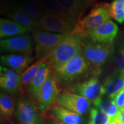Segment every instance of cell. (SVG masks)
I'll return each mask as SVG.
<instances>
[{
	"label": "cell",
	"instance_id": "6da1fadb",
	"mask_svg": "<svg viewBox=\"0 0 124 124\" xmlns=\"http://www.w3.org/2000/svg\"><path fill=\"white\" fill-rule=\"evenodd\" d=\"M87 36L85 33L70 34L48 56V63L54 69L82 53L83 40Z\"/></svg>",
	"mask_w": 124,
	"mask_h": 124
},
{
	"label": "cell",
	"instance_id": "7a4b0ae2",
	"mask_svg": "<svg viewBox=\"0 0 124 124\" xmlns=\"http://www.w3.org/2000/svg\"><path fill=\"white\" fill-rule=\"evenodd\" d=\"M111 18L110 5L108 3L97 2L93 6L89 13L76 22L72 34L87 33L100 27Z\"/></svg>",
	"mask_w": 124,
	"mask_h": 124
},
{
	"label": "cell",
	"instance_id": "3957f363",
	"mask_svg": "<svg viewBox=\"0 0 124 124\" xmlns=\"http://www.w3.org/2000/svg\"><path fill=\"white\" fill-rule=\"evenodd\" d=\"M114 51L112 44L95 42L87 37L83 40L82 54L90 64L100 68L106 63Z\"/></svg>",
	"mask_w": 124,
	"mask_h": 124
},
{
	"label": "cell",
	"instance_id": "277c9868",
	"mask_svg": "<svg viewBox=\"0 0 124 124\" xmlns=\"http://www.w3.org/2000/svg\"><path fill=\"white\" fill-rule=\"evenodd\" d=\"M70 34L51 33L37 29L33 32L36 56L38 59L46 58Z\"/></svg>",
	"mask_w": 124,
	"mask_h": 124
},
{
	"label": "cell",
	"instance_id": "5b68a950",
	"mask_svg": "<svg viewBox=\"0 0 124 124\" xmlns=\"http://www.w3.org/2000/svg\"><path fill=\"white\" fill-rule=\"evenodd\" d=\"M90 63L82 54L74 56L69 61L54 69L57 78L63 80H73L86 72Z\"/></svg>",
	"mask_w": 124,
	"mask_h": 124
},
{
	"label": "cell",
	"instance_id": "8992f818",
	"mask_svg": "<svg viewBox=\"0 0 124 124\" xmlns=\"http://www.w3.org/2000/svg\"><path fill=\"white\" fill-rule=\"evenodd\" d=\"M76 22L50 14H46L40 20L38 29L60 34H69L74 30Z\"/></svg>",
	"mask_w": 124,
	"mask_h": 124
},
{
	"label": "cell",
	"instance_id": "52a82bcc",
	"mask_svg": "<svg viewBox=\"0 0 124 124\" xmlns=\"http://www.w3.org/2000/svg\"><path fill=\"white\" fill-rule=\"evenodd\" d=\"M33 40L29 35L16 36L1 40V50L5 52L30 55L33 50Z\"/></svg>",
	"mask_w": 124,
	"mask_h": 124
},
{
	"label": "cell",
	"instance_id": "ba28073f",
	"mask_svg": "<svg viewBox=\"0 0 124 124\" xmlns=\"http://www.w3.org/2000/svg\"><path fill=\"white\" fill-rule=\"evenodd\" d=\"M72 91L78 95L93 102V103L102 99V96L106 94L103 85L101 83L98 78L93 77L89 80L78 83L72 87Z\"/></svg>",
	"mask_w": 124,
	"mask_h": 124
},
{
	"label": "cell",
	"instance_id": "9c48e42d",
	"mask_svg": "<svg viewBox=\"0 0 124 124\" xmlns=\"http://www.w3.org/2000/svg\"><path fill=\"white\" fill-rule=\"evenodd\" d=\"M56 102L59 106L79 114L87 112L91 103L90 101L83 96L68 92L60 94Z\"/></svg>",
	"mask_w": 124,
	"mask_h": 124
},
{
	"label": "cell",
	"instance_id": "30bf717a",
	"mask_svg": "<svg viewBox=\"0 0 124 124\" xmlns=\"http://www.w3.org/2000/svg\"><path fill=\"white\" fill-rule=\"evenodd\" d=\"M59 94L56 79L51 73L43 85L38 101L40 110L46 111L49 110L57 101Z\"/></svg>",
	"mask_w": 124,
	"mask_h": 124
},
{
	"label": "cell",
	"instance_id": "8fae6325",
	"mask_svg": "<svg viewBox=\"0 0 124 124\" xmlns=\"http://www.w3.org/2000/svg\"><path fill=\"white\" fill-rule=\"evenodd\" d=\"M118 27L114 21L108 20L87 33V38L95 42L111 44L117 36Z\"/></svg>",
	"mask_w": 124,
	"mask_h": 124
},
{
	"label": "cell",
	"instance_id": "7c38bea8",
	"mask_svg": "<svg viewBox=\"0 0 124 124\" xmlns=\"http://www.w3.org/2000/svg\"><path fill=\"white\" fill-rule=\"evenodd\" d=\"M17 116L21 124H43L36 105L25 99L18 102Z\"/></svg>",
	"mask_w": 124,
	"mask_h": 124
},
{
	"label": "cell",
	"instance_id": "4fadbf2b",
	"mask_svg": "<svg viewBox=\"0 0 124 124\" xmlns=\"http://www.w3.org/2000/svg\"><path fill=\"white\" fill-rule=\"evenodd\" d=\"M74 20L82 18L86 10L95 4L96 0H56Z\"/></svg>",
	"mask_w": 124,
	"mask_h": 124
},
{
	"label": "cell",
	"instance_id": "5bb4252c",
	"mask_svg": "<svg viewBox=\"0 0 124 124\" xmlns=\"http://www.w3.org/2000/svg\"><path fill=\"white\" fill-rule=\"evenodd\" d=\"M0 86L3 90L15 94L21 86V74H18L7 67H0Z\"/></svg>",
	"mask_w": 124,
	"mask_h": 124
},
{
	"label": "cell",
	"instance_id": "9a60e30c",
	"mask_svg": "<svg viewBox=\"0 0 124 124\" xmlns=\"http://www.w3.org/2000/svg\"><path fill=\"white\" fill-rule=\"evenodd\" d=\"M30 55L20 54H7L1 56V63L4 66L13 70L18 74H21L34 61Z\"/></svg>",
	"mask_w": 124,
	"mask_h": 124
},
{
	"label": "cell",
	"instance_id": "2e32d148",
	"mask_svg": "<svg viewBox=\"0 0 124 124\" xmlns=\"http://www.w3.org/2000/svg\"><path fill=\"white\" fill-rule=\"evenodd\" d=\"M6 16L9 20L18 23L29 31L33 32L38 29V23L29 16L18 4H14Z\"/></svg>",
	"mask_w": 124,
	"mask_h": 124
},
{
	"label": "cell",
	"instance_id": "e0dca14e",
	"mask_svg": "<svg viewBox=\"0 0 124 124\" xmlns=\"http://www.w3.org/2000/svg\"><path fill=\"white\" fill-rule=\"evenodd\" d=\"M51 67L48 62L43 63L33 79L28 85V90L36 101L38 102L43 85L51 74Z\"/></svg>",
	"mask_w": 124,
	"mask_h": 124
},
{
	"label": "cell",
	"instance_id": "ac0fdd59",
	"mask_svg": "<svg viewBox=\"0 0 124 124\" xmlns=\"http://www.w3.org/2000/svg\"><path fill=\"white\" fill-rule=\"evenodd\" d=\"M106 94L113 100L118 93L124 89V73L116 71L108 77L103 83Z\"/></svg>",
	"mask_w": 124,
	"mask_h": 124
},
{
	"label": "cell",
	"instance_id": "d6986e66",
	"mask_svg": "<svg viewBox=\"0 0 124 124\" xmlns=\"http://www.w3.org/2000/svg\"><path fill=\"white\" fill-rule=\"evenodd\" d=\"M28 31L26 28L12 20L5 18L0 20V37L1 39L25 35Z\"/></svg>",
	"mask_w": 124,
	"mask_h": 124
},
{
	"label": "cell",
	"instance_id": "ffe728a7",
	"mask_svg": "<svg viewBox=\"0 0 124 124\" xmlns=\"http://www.w3.org/2000/svg\"><path fill=\"white\" fill-rule=\"evenodd\" d=\"M52 113L56 118L63 124H82L83 118L80 114L60 106H55Z\"/></svg>",
	"mask_w": 124,
	"mask_h": 124
},
{
	"label": "cell",
	"instance_id": "44dd1931",
	"mask_svg": "<svg viewBox=\"0 0 124 124\" xmlns=\"http://www.w3.org/2000/svg\"><path fill=\"white\" fill-rule=\"evenodd\" d=\"M17 4L39 24L40 20L45 15L39 0H22Z\"/></svg>",
	"mask_w": 124,
	"mask_h": 124
},
{
	"label": "cell",
	"instance_id": "7402d4cb",
	"mask_svg": "<svg viewBox=\"0 0 124 124\" xmlns=\"http://www.w3.org/2000/svg\"><path fill=\"white\" fill-rule=\"evenodd\" d=\"M39 1L41 4L45 15L50 14V15L58 16L67 20L77 22L67 13L66 10L57 2L56 0H39Z\"/></svg>",
	"mask_w": 124,
	"mask_h": 124
},
{
	"label": "cell",
	"instance_id": "603a6c76",
	"mask_svg": "<svg viewBox=\"0 0 124 124\" xmlns=\"http://www.w3.org/2000/svg\"><path fill=\"white\" fill-rule=\"evenodd\" d=\"M48 56L39 59L38 61L29 67L25 71H24V72L21 74V86L28 85L36 75L42 64L45 62H48Z\"/></svg>",
	"mask_w": 124,
	"mask_h": 124
},
{
	"label": "cell",
	"instance_id": "cb8c5ba5",
	"mask_svg": "<svg viewBox=\"0 0 124 124\" xmlns=\"http://www.w3.org/2000/svg\"><path fill=\"white\" fill-rule=\"evenodd\" d=\"M15 110V103L11 96L4 93H1L0 95V111L1 116L8 120L11 117Z\"/></svg>",
	"mask_w": 124,
	"mask_h": 124
},
{
	"label": "cell",
	"instance_id": "d4e9b609",
	"mask_svg": "<svg viewBox=\"0 0 124 124\" xmlns=\"http://www.w3.org/2000/svg\"><path fill=\"white\" fill-rule=\"evenodd\" d=\"M96 108L104 112L111 119L116 118L120 115V110L116 105L114 101H103L102 99L98 100L94 103Z\"/></svg>",
	"mask_w": 124,
	"mask_h": 124
},
{
	"label": "cell",
	"instance_id": "484cf974",
	"mask_svg": "<svg viewBox=\"0 0 124 124\" xmlns=\"http://www.w3.org/2000/svg\"><path fill=\"white\" fill-rule=\"evenodd\" d=\"M111 18L120 24L124 23V0H114L110 5Z\"/></svg>",
	"mask_w": 124,
	"mask_h": 124
},
{
	"label": "cell",
	"instance_id": "4316f807",
	"mask_svg": "<svg viewBox=\"0 0 124 124\" xmlns=\"http://www.w3.org/2000/svg\"><path fill=\"white\" fill-rule=\"evenodd\" d=\"M111 118L98 108H92L90 113V120L88 124H108Z\"/></svg>",
	"mask_w": 124,
	"mask_h": 124
},
{
	"label": "cell",
	"instance_id": "83f0119b",
	"mask_svg": "<svg viewBox=\"0 0 124 124\" xmlns=\"http://www.w3.org/2000/svg\"><path fill=\"white\" fill-rule=\"evenodd\" d=\"M114 64L117 71L124 73V44L121 45L114 56Z\"/></svg>",
	"mask_w": 124,
	"mask_h": 124
},
{
	"label": "cell",
	"instance_id": "f1b7e54d",
	"mask_svg": "<svg viewBox=\"0 0 124 124\" xmlns=\"http://www.w3.org/2000/svg\"><path fill=\"white\" fill-rule=\"evenodd\" d=\"M13 4V0H0L1 15H7L8 12Z\"/></svg>",
	"mask_w": 124,
	"mask_h": 124
},
{
	"label": "cell",
	"instance_id": "f546056e",
	"mask_svg": "<svg viewBox=\"0 0 124 124\" xmlns=\"http://www.w3.org/2000/svg\"><path fill=\"white\" fill-rule=\"evenodd\" d=\"M113 100L120 110L124 108V89L118 93Z\"/></svg>",
	"mask_w": 124,
	"mask_h": 124
},
{
	"label": "cell",
	"instance_id": "4dcf8cb0",
	"mask_svg": "<svg viewBox=\"0 0 124 124\" xmlns=\"http://www.w3.org/2000/svg\"><path fill=\"white\" fill-rule=\"evenodd\" d=\"M119 116H120V115H119ZM108 124H122L120 121V117H119V116H118V117L116 118L111 119V121L110 122V123Z\"/></svg>",
	"mask_w": 124,
	"mask_h": 124
},
{
	"label": "cell",
	"instance_id": "1f68e13d",
	"mask_svg": "<svg viewBox=\"0 0 124 124\" xmlns=\"http://www.w3.org/2000/svg\"><path fill=\"white\" fill-rule=\"evenodd\" d=\"M119 117H120V120L121 122V124H124V108L122 110H120Z\"/></svg>",
	"mask_w": 124,
	"mask_h": 124
},
{
	"label": "cell",
	"instance_id": "d6a6232c",
	"mask_svg": "<svg viewBox=\"0 0 124 124\" xmlns=\"http://www.w3.org/2000/svg\"><path fill=\"white\" fill-rule=\"evenodd\" d=\"M51 124H63L62 122H60L59 121L57 120H53L51 122Z\"/></svg>",
	"mask_w": 124,
	"mask_h": 124
}]
</instances>
